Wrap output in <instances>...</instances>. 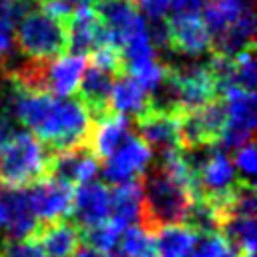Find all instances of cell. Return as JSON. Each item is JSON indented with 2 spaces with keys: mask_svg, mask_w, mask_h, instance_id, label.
I'll use <instances>...</instances> for the list:
<instances>
[{
  "mask_svg": "<svg viewBox=\"0 0 257 257\" xmlns=\"http://www.w3.org/2000/svg\"><path fill=\"white\" fill-rule=\"evenodd\" d=\"M237 177L231 159L219 147L197 171V197L209 201H223L233 189ZM195 197V199H197Z\"/></svg>",
  "mask_w": 257,
  "mask_h": 257,
  "instance_id": "9c48e42d",
  "label": "cell"
},
{
  "mask_svg": "<svg viewBox=\"0 0 257 257\" xmlns=\"http://www.w3.org/2000/svg\"><path fill=\"white\" fill-rule=\"evenodd\" d=\"M141 211V177L128 183L114 185L110 191V213L108 219L114 221L120 229L139 221Z\"/></svg>",
  "mask_w": 257,
  "mask_h": 257,
  "instance_id": "ac0fdd59",
  "label": "cell"
},
{
  "mask_svg": "<svg viewBox=\"0 0 257 257\" xmlns=\"http://www.w3.org/2000/svg\"><path fill=\"white\" fill-rule=\"evenodd\" d=\"M235 165L237 169L245 175L247 181H253V175L257 171V161H255V141H247L245 145L235 149Z\"/></svg>",
  "mask_w": 257,
  "mask_h": 257,
  "instance_id": "4316f807",
  "label": "cell"
},
{
  "mask_svg": "<svg viewBox=\"0 0 257 257\" xmlns=\"http://www.w3.org/2000/svg\"><path fill=\"white\" fill-rule=\"evenodd\" d=\"M46 257H72L82 243L80 227L64 217L50 223H38L34 235Z\"/></svg>",
  "mask_w": 257,
  "mask_h": 257,
  "instance_id": "9a60e30c",
  "label": "cell"
},
{
  "mask_svg": "<svg viewBox=\"0 0 257 257\" xmlns=\"http://www.w3.org/2000/svg\"><path fill=\"white\" fill-rule=\"evenodd\" d=\"M133 131L141 141L149 145L153 153L167 155L171 151L181 149V135H179V114L167 112L149 106L145 112L131 118Z\"/></svg>",
  "mask_w": 257,
  "mask_h": 257,
  "instance_id": "277c9868",
  "label": "cell"
},
{
  "mask_svg": "<svg viewBox=\"0 0 257 257\" xmlns=\"http://www.w3.org/2000/svg\"><path fill=\"white\" fill-rule=\"evenodd\" d=\"M80 233H82V241L88 247H92L98 253H104V251H108L110 247H114L118 243V237H120L122 229L114 221L106 219L102 223L90 225L86 229H80Z\"/></svg>",
  "mask_w": 257,
  "mask_h": 257,
  "instance_id": "7402d4cb",
  "label": "cell"
},
{
  "mask_svg": "<svg viewBox=\"0 0 257 257\" xmlns=\"http://www.w3.org/2000/svg\"><path fill=\"white\" fill-rule=\"evenodd\" d=\"M110 213V189L100 181H86L78 185L72 199V213L74 223L80 229L90 225L102 223L108 219Z\"/></svg>",
  "mask_w": 257,
  "mask_h": 257,
  "instance_id": "30bf717a",
  "label": "cell"
},
{
  "mask_svg": "<svg viewBox=\"0 0 257 257\" xmlns=\"http://www.w3.org/2000/svg\"><path fill=\"white\" fill-rule=\"evenodd\" d=\"M12 133H14V128H12L10 116H8V114H0V145H2L4 141H8Z\"/></svg>",
  "mask_w": 257,
  "mask_h": 257,
  "instance_id": "f546056e",
  "label": "cell"
},
{
  "mask_svg": "<svg viewBox=\"0 0 257 257\" xmlns=\"http://www.w3.org/2000/svg\"><path fill=\"white\" fill-rule=\"evenodd\" d=\"M219 233L225 237L229 247L235 251L237 257H255L257 249V229H255V217H227Z\"/></svg>",
  "mask_w": 257,
  "mask_h": 257,
  "instance_id": "d6986e66",
  "label": "cell"
},
{
  "mask_svg": "<svg viewBox=\"0 0 257 257\" xmlns=\"http://www.w3.org/2000/svg\"><path fill=\"white\" fill-rule=\"evenodd\" d=\"M86 2H94V0H86Z\"/></svg>",
  "mask_w": 257,
  "mask_h": 257,
  "instance_id": "836d02e7",
  "label": "cell"
},
{
  "mask_svg": "<svg viewBox=\"0 0 257 257\" xmlns=\"http://www.w3.org/2000/svg\"><path fill=\"white\" fill-rule=\"evenodd\" d=\"M0 98H2V92H0Z\"/></svg>",
  "mask_w": 257,
  "mask_h": 257,
  "instance_id": "d590c367",
  "label": "cell"
},
{
  "mask_svg": "<svg viewBox=\"0 0 257 257\" xmlns=\"http://www.w3.org/2000/svg\"><path fill=\"white\" fill-rule=\"evenodd\" d=\"M28 2H44V0H28Z\"/></svg>",
  "mask_w": 257,
  "mask_h": 257,
  "instance_id": "d6a6232c",
  "label": "cell"
},
{
  "mask_svg": "<svg viewBox=\"0 0 257 257\" xmlns=\"http://www.w3.org/2000/svg\"><path fill=\"white\" fill-rule=\"evenodd\" d=\"M100 161L90 153L86 145L62 149L50 153L48 159V177L62 181L70 187H78L86 181H92L98 173Z\"/></svg>",
  "mask_w": 257,
  "mask_h": 257,
  "instance_id": "ba28073f",
  "label": "cell"
},
{
  "mask_svg": "<svg viewBox=\"0 0 257 257\" xmlns=\"http://www.w3.org/2000/svg\"><path fill=\"white\" fill-rule=\"evenodd\" d=\"M28 191V203L38 219V223H50L64 219L72 213V199H74V187L56 181L52 177H42L40 181L30 185Z\"/></svg>",
  "mask_w": 257,
  "mask_h": 257,
  "instance_id": "52a82bcc",
  "label": "cell"
},
{
  "mask_svg": "<svg viewBox=\"0 0 257 257\" xmlns=\"http://www.w3.org/2000/svg\"><path fill=\"white\" fill-rule=\"evenodd\" d=\"M128 257H153L155 245H153V235L141 229L139 225H128L122 229L118 243H116Z\"/></svg>",
  "mask_w": 257,
  "mask_h": 257,
  "instance_id": "603a6c76",
  "label": "cell"
},
{
  "mask_svg": "<svg viewBox=\"0 0 257 257\" xmlns=\"http://www.w3.org/2000/svg\"><path fill=\"white\" fill-rule=\"evenodd\" d=\"M50 151L30 131H14L0 145V187L26 189L48 175Z\"/></svg>",
  "mask_w": 257,
  "mask_h": 257,
  "instance_id": "7a4b0ae2",
  "label": "cell"
},
{
  "mask_svg": "<svg viewBox=\"0 0 257 257\" xmlns=\"http://www.w3.org/2000/svg\"><path fill=\"white\" fill-rule=\"evenodd\" d=\"M205 0H171L169 6L173 10L171 16H199Z\"/></svg>",
  "mask_w": 257,
  "mask_h": 257,
  "instance_id": "f1b7e54d",
  "label": "cell"
},
{
  "mask_svg": "<svg viewBox=\"0 0 257 257\" xmlns=\"http://www.w3.org/2000/svg\"><path fill=\"white\" fill-rule=\"evenodd\" d=\"M16 24L14 42L22 56L46 60L66 52L68 34L64 20L38 8L26 12Z\"/></svg>",
  "mask_w": 257,
  "mask_h": 257,
  "instance_id": "3957f363",
  "label": "cell"
},
{
  "mask_svg": "<svg viewBox=\"0 0 257 257\" xmlns=\"http://www.w3.org/2000/svg\"><path fill=\"white\" fill-rule=\"evenodd\" d=\"M102 257H128V255H126L118 245H114V247H110L108 251H104Z\"/></svg>",
  "mask_w": 257,
  "mask_h": 257,
  "instance_id": "1f68e13d",
  "label": "cell"
},
{
  "mask_svg": "<svg viewBox=\"0 0 257 257\" xmlns=\"http://www.w3.org/2000/svg\"><path fill=\"white\" fill-rule=\"evenodd\" d=\"M251 4V0H205L203 4V22L209 30V36L225 30L241 12Z\"/></svg>",
  "mask_w": 257,
  "mask_h": 257,
  "instance_id": "44dd1931",
  "label": "cell"
},
{
  "mask_svg": "<svg viewBox=\"0 0 257 257\" xmlns=\"http://www.w3.org/2000/svg\"><path fill=\"white\" fill-rule=\"evenodd\" d=\"M72 257H102V253H98V251H94L92 247H88V245H80L76 251H74V255Z\"/></svg>",
  "mask_w": 257,
  "mask_h": 257,
  "instance_id": "4dcf8cb0",
  "label": "cell"
},
{
  "mask_svg": "<svg viewBox=\"0 0 257 257\" xmlns=\"http://www.w3.org/2000/svg\"><path fill=\"white\" fill-rule=\"evenodd\" d=\"M133 2L137 10H141L149 20H161L169 10L171 0H133Z\"/></svg>",
  "mask_w": 257,
  "mask_h": 257,
  "instance_id": "83f0119b",
  "label": "cell"
},
{
  "mask_svg": "<svg viewBox=\"0 0 257 257\" xmlns=\"http://www.w3.org/2000/svg\"><path fill=\"white\" fill-rule=\"evenodd\" d=\"M153 159V151L139 137H126L110 157L102 161L104 181L114 185L139 179Z\"/></svg>",
  "mask_w": 257,
  "mask_h": 257,
  "instance_id": "8992f818",
  "label": "cell"
},
{
  "mask_svg": "<svg viewBox=\"0 0 257 257\" xmlns=\"http://www.w3.org/2000/svg\"><path fill=\"white\" fill-rule=\"evenodd\" d=\"M197 241L195 231L187 225H167L153 233L155 255L159 257H189L193 245Z\"/></svg>",
  "mask_w": 257,
  "mask_h": 257,
  "instance_id": "ffe728a7",
  "label": "cell"
},
{
  "mask_svg": "<svg viewBox=\"0 0 257 257\" xmlns=\"http://www.w3.org/2000/svg\"><path fill=\"white\" fill-rule=\"evenodd\" d=\"M66 34H68L66 50L78 56H88L98 46L112 44L106 26L102 24L100 16L90 6V2H82L80 6L74 8V12L66 20Z\"/></svg>",
  "mask_w": 257,
  "mask_h": 257,
  "instance_id": "5b68a950",
  "label": "cell"
},
{
  "mask_svg": "<svg viewBox=\"0 0 257 257\" xmlns=\"http://www.w3.org/2000/svg\"><path fill=\"white\" fill-rule=\"evenodd\" d=\"M86 68V56L78 54H58L44 60V92L56 96H72Z\"/></svg>",
  "mask_w": 257,
  "mask_h": 257,
  "instance_id": "4fadbf2b",
  "label": "cell"
},
{
  "mask_svg": "<svg viewBox=\"0 0 257 257\" xmlns=\"http://www.w3.org/2000/svg\"><path fill=\"white\" fill-rule=\"evenodd\" d=\"M255 46V16L253 4H249L237 20H233L225 30L213 34L209 40V52L221 56H235L247 48Z\"/></svg>",
  "mask_w": 257,
  "mask_h": 257,
  "instance_id": "2e32d148",
  "label": "cell"
},
{
  "mask_svg": "<svg viewBox=\"0 0 257 257\" xmlns=\"http://www.w3.org/2000/svg\"><path fill=\"white\" fill-rule=\"evenodd\" d=\"M169 48L183 56H201L209 52V30L201 16H171L167 20Z\"/></svg>",
  "mask_w": 257,
  "mask_h": 257,
  "instance_id": "8fae6325",
  "label": "cell"
},
{
  "mask_svg": "<svg viewBox=\"0 0 257 257\" xmlns=\"http://www.w3.org/2000/svg\"><path fill=\"white\" fill-rule=\"evenodd\" d=\"M70 2H76V0H70Z\"/></svg>",
  "mask_w": 257,
  "mask_h": 257,
  "instance_id": "e575fe53",
  "label": "cell"
},
{
  "mask_svg": "<svg viewBox=\"0 0 257 257\" xmlns=\"http://www.w3.org/2000/svg\"><path fill=\"white\" fill-rule=\"evenodd\" d=\"M133 133V122L128 116L118 114V112H108L100 118L92 120L86 147L90 153L102 163L106 157L114 153V149Z\"/></svg>",
  "mask_w": 257,
  "mask_h": 257,
  "instance_id": "5bb4252c",
  "label": "cell"
},
{
  "mask_svg": "<svg viewBox=\"0 0 257 257\" xmlns=\"http://www.w3.org/2000/svg\"><path fill=\"white\" fill-rule=\"evenodd\" d=\"M149 106H151L149 90H145L131 74L122 72L114 76L112 86H110V96H108V108L112 112L133 118L145 112Z\"/></svg>",
  "mask_w": 257,
  "mask_h": 257,
  "instance_id": "e0dca14e",
  "label": "cell"
},
{
  "mask_svg": "<svg viewBox=\"0 0 257 257\" xmlns=\"http://www.w3.org/2000/svg\"><path fill=\"white\" fill-rule=\"evenodd\" d=\"M0 257H46L36 237L0 239Z\"/></svg>",
  "mask_w": 257,
  "mask_h": 257,
  "instance_id": "484cf974",
  "label": "cell"
},
{
  "mask_svg": "<svg viewBox=\"0 0 257 257\" xmlns=\"http://www.w3.org/2000/svg\"><path fill=\"white\" fill-rule=\"evenodd\" d=\"M189 257H237L221 233L199 235Z\"/></svg>",
  "mask_w": 257,
  "mask_h": 257,
  "instance_id": "d4e9b609",
  "label": "cell"
},
{
  "mask_svg": "<svg viewBox=\"0 0 257 257\" xmlns=\"http://www.w3.org/2000/svg\"><path fill=\"white\" fill-rule=\"evenodd\" d=\"M253 48H247V50H243V52H239V54L233 56L231 84L237 86V88H241V90H247V92H253L255 90V78H257Z\"/></svg>",
  "mask_w": 257,
  "mask_h": 257,
  "instance_id": "cb8c5ba5",
  "label": "cell"
},
{
  "mask_svg": "<svg viewBox=\"0 0 257 257\" xmlns=\"http://www.w3.org/2000/svg\"><path fill=\"white\" fill-rule=\"evenodd\" d=\"M112 80H114L112 72L88 62V58H86V68H84V72L80 76V82L76 86L74 96L86 106V110L90 112L92 120L112 112L108 108V96H110Z\"/></svg>",
  "mask_w": 257,
  "mask_h": 257,
  "instance_id": "7c38bea8",
  "label": "cell"
},
{
  "mask_svg": "<svg viewBox=\"0 0 257 257\" xmlns=\"http://www.w3.org/2000/svg\"><path fill=\"white\" fill-rule=\"evenodd\" d=\"M191 203V193L175 183L161 165H153L141 175L139 227L147 233L153 235L161 227L185 223Z\"/></svg>",
  "mask_w": 257,
  "mask_h": 257,
  "instance_id": "6da1fadb",
  "label": "cell"
}]
</instances>
